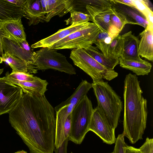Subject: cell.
<instances>
[{
    "label": "cell",
    "mask_w": 153,
    "mask_h": 153,
    "mask_svg": "<svg viewBox=\"0 0 153 153\" xmlns=\"http://www.w3.org/2000/svg\"><path fill=\"white\" fill-rule=\"evenodd\" d=\"M54 108L45 95L23 94L9 113L11 126L30 153H53L56 118Z\"/></svg>",
    "instance_id": "cell-1"
},
{
    "label": "cell",
    "mask_w": 153,
    "mask_h": 153,
    "mask_svg": "<svg viewBox=\"0 0 153 153\" xmlns=\"http://www.w3.org/2000/svg\"><path fill=\"white\" fill-rule=\"evenodd\" d=\"M124 82L123 133L133 144L142 139L146 128L147 100L143 96L140 82L136 75L131 73L127 74Z\"/></svg>",
    "instance_id": "cell-2"
},
{
    "label": "cell",
    "mask_w": 153,
    "mask_h": 153,
    "mask_svg": "<svg viewBox=\"0 0 153 153\" xmlns=\"http://www.w3.org/2000/svg\"><path fill=\"white\" fill-rule=\"evenodd\" d=\"M91 86L97 98V107L108 123L115 129L123 109L120 97L108 82L102 79L93 82Z\"/></svg>",
    "instance_id": "cell-3"
},
{
    "label": "cell",
    "mask_w": 153,
    "mask_h": 153,
    "mask_svg": "<svg viewBox=\"0 0 153 153\" xmlns=\"http://www.w3.org/2000/svg\"><path fill=\"white\" fill-rule=\"evenodd\" d=\"M94 109L91 100L86 95L73 108L71 113V125L68 138L76 144H80L89 128Z\"/></svg>",
    "instance_id": "cell-4"
},
{
    "label": "cell",
    "mask_w": 153,
    "mask_h": 153,
    "mask_svg": "<svg viewBox=\"0 0 153 153\" xmlns=\"http://www.w3.org/2000/svg\"><path fill=\"white\" fill-rule=\"evenodd\" d=\"M70 58L74 65L90 76L96 82L102 79L110 81L118 76L114 70L108 69L98 62L83 49H73Z\"/></svg>",
    "instance_id": "cell-5"
},
{
    "label": "cell",
    "mask_w": 153,
    "mask_h": 153,
    "mask_svg": "<svg viewBox=\"0 0 153 153\" xmlns=\"http://www.w3.org/2000/svg\"><path fill=\"white\" fill-rule=\"evenodd\" d=\"M100 31L97 25L89 22L85 26L57 42L50 48L57 50L85 49L94 44Z\"/></svg>",
    "instance_id": "cell-6"
},
{
    "label": "cell",
    "mask_w": 153,
    "mask_h": 153,
    "mask_svg": "<svg viewBox=\"0 0 153 153\" xmlns=\"http://www.w3.org/2000/svg\"><path fill=\"white\" fill-rule=\"evenodd\" d=\"M57 50L45 47L35 52L34 64L38 70L45 71L52 69L69 74H76L74 68L67 61L65 56Z\"/></svg>",
    "instance_id": "cell-7"
},
{
    "label": "cell",
    "mask_w": 153,
    "mask_h": 153,
    "mask_svg": "<svg viewBox=\"0 0 153 153\" xmlns=\"http://www.w3.org/2000/svg\"><path fill=\"white\" fill-rule=\"evenodd\" d=\"M23 92L19 86L6 76L0 78V116L9 113L22 97Z\"/></svg>",
    "instance_id": "cell-8"
},
{
    "label": "cell",
    "mask_w": 153,
    "mask_h": 153,
    "mask_svg": "<svg viewBox=\"0 0 153 153\" xmlns=\"http://www.w3.org/2000/svg\"><path fill=\"white\" fill-rule=\"evenodd\" d=\"M89 130L97 135L104 143L108 144L115 143V129L108 123L97 107L94 109Z\"/></svg>",
    "instance_id": "cell-9"
},
{
    "label": "cell",
    "mask_w": 153,
    "mask_h": 153,
    "mask_svg": "<svg viewBox=\"0 0 153 153\" xmlns=\"http://www.w3.org/2000/svg\"><path fill=\"white\" fill-rule=\"evenodd\" d=\"M22 18L0 21V28L4 38H6L18 44L26 40V35Z\"/></svg>",
    "instance_id": "cell-10"
},
{
    "label": "cell",
    "mask_w": 153,
    "mask_h": 153,
    "mask_svg": "<svg viewBox=\"0 0 153 153\" xmlns=\"http://www.w3.org/2000/svg\"><path fill=\"white\" fill-rule=\"evenodd\" d=\"M112 7L123 15L128 24L137 25L145 29L149 25L146 17L137 9L110 0Z\"/></svg>",
    "instance_id": "cell-11"
},
{
    "label": "cell",
    "mask_w": 153,
    "mask_h": 153,
    "mask_svg": "<svg viewBox=\"0 0 153 153\" xmlns=\"http://www.w3.org/2000/svg\"><path fill=\"white\" fill-rule=\"evenodd\" d=\"M123 46L120 58L123 59L142 61L138 53L139 40L130 31L121 35ZM120 58V57H119Z\"/></svg>",
    "instance_id": "cell-12"
},
{
    "label": "cell",
    "mask_w": 153,
    "mask_h": 153,
    "mask_svg": "<svg viewBox=\"0 0 153 153\" xmlns=\"http://www.w3.org/2000/svg\"><path fill=\"white\" fill-rule=\"evenodd\" d=\"M87 23L72 25L65 28L59 30L57 32L32 45L33 48H50L55 43L87 25Z\"/></svg>",
    "instance_id": "cell-13"
},
{
    "label": "cell",
    "mask_w": 153,
    "mask_h": 153,
    "mask_svg": "<svg viewBox=\"0 0 153 153\" xmlns=\"http://www.w3.org/2000/svg\"><path fill=\"white\" fill-rule=\"evenodd\" d=\"M47 12L45 22H48L54 16L62 17L76 6L74 0H47Z\"/></svg>",
    "instance_id": "cell-14"
},
{
    "label": "cell",
    "mask_w": 153,
    "mask_h": 153,
    "mask_svg": "<svg viewBox=\"0 0 153 153\" xmlns=\"http://www.w3.org/2000/svg\"><path fill=\"white\" fill-rule=\"evenodd\" d=\"M74 108L73 105L70 104L62 107L56 112L55 139L56 148L60 147L66 140L64 134L65 126L67 117Z\"/></svg>",
    "instance_id": "cell-15"
},
{
    "label": "cell",
    "mask_w": 153,
    "mask_h": 153,
    "mask_svg": "<svg viewBox=\"0 0 153 153\" xmlns=\"http://www.w3.org/2000/svg\"><path fill=\"white\" fill-rule=\"evenodd\" d=\"M153 26L149 25L140 33L138 46L140 56L147 60L153 61Z\"/></svg>",
    "instance_id": "cell-16"
},
{
    "label": "cell",
    "mask_w": 153,
    "mask_h": 153,
    "mask_svg": "<svg viewBox=\"0 0 153 153\" xmlns=\"http://www.w3.org/2000/svg\"><path fill=\"white\" fill-rule=\"evenodd\" d=\"M2 47L4 53H8L27 63L35 64V52L26 51L17 44L6 38H3Z\"/></svg>",
    "instance_id": "cell-17"
},
{
    "label": "cell",
    "mask_w": 153,
    "mask_h": 153,
    "mask_svg": "<svg viewBox=\"0 0 153 153\" xmlns=\"http://www.w3.org/2000/svg\"><path fill=\"white\" fill-rule=\"evenodd\" d=\"M13 84L20 87L23 92L28 94L42 96L47 91L48 83L45 80L36 77L34 81H20L15 79H7Z\"/></svg>",
    "instance_id": "cell-18"
},
{
    "label": "cell",
    "mask_w": 153,
    "mask_h": 153,
    "mask_svg": "<svg viewBox=\"0 0 153 153\" xmlns=\"http://www.w3.org/2000/svg\"><path fill=\"white\" fill-rule=\"evenodd\" d=\"M23 8L25 12L23 17L29 20V26L45 22V15L42 12L40 0H27Z\"/></svg>",
    "instance_id": "cell-19"
},
{
    "label": "cell",
    "mask_w": 153,
    "mask_h": 153,
    "mask_svg": "<svg viewBox=\"0 0 153 153\" xmlns=\"http://www.w3.org/2000/svg\"><path fill=\"white\" fill-rule=\"evenodd\" d=\"M2 61L7 63L12 69V72H19L36 74L38 69L34 64L28 63L8 53L2 55Z\"/></svg>",
    "instance_id": "cell-20"
},
{
    "label": "cell",
    "mask_w": 153,
    "mask_h": 153,
    "mask_svg": "<svg viewBox=\"0 0 153 153\" xmlns=\"http://www.w3.org/2000/svg\"><path fill=\"white\" fill-rule=\"evenodd\" d=\"M112 12V7L102 11L94 16L92 22L98 26L100 30L108 33L114 37L120 32L111 24L110 17Z\"/></svg>",
    "instance_id": "cell-21"
},
{
    "label": "cell",
    "mask_w": 153,
    "mask_h": 153,
    "mask_svg": "<svg viewBox=\"0 0 153 153\" xmlns=\"http://www.w3.org/2000/svg\"><path fill=\"white\" fill-rule=\"evenodd\" d=\"M120 66L132 71L138 76L147 75L152 68L151 63L145 60L138 61L118 58Z\"/></svg>",
    "instance_id": "cell-22"
},
{
    "label": "cell",
    "mask_w": 153,
    "mask_h": 153,
    "mask_svg": "<svg viewBox=\"0 0 153 153\" xmlns=\"http://www.w3.org/2000/svg\"><path fill=\"white\" fill-rule=\"evenodd\" d=\"M83 5V13L88 15L91 21L99 13L112 7L109 0H91L79 1Z\"/></svg>",
    "instance_id": "cell-23"
},
{
    "label": "cell",
    "mask_w": 153,
    "mask_h": 153,
    "mask_svg": "<svg viewBox=\"0 0 153 153\" xmlns=\"http://www.w3.org/2000/svg\"><path fill=\"white\" fill-rule=\"evenodd\" d=\"M23 9L8 1L0 0V21L17 19L23 17Z\"/></svg>",
    "instance_id": "cell-24"
},
{
    "label": "cell",
    "mask_w": 153,
    "mask_h": 153,
    "mask_svg": "<svg viewBox=\"0 0 153 153\" xmlns=\"http://www.w3.org/2000/svg\"><path fill=\"white\" fill-rule=\"evenodd\" d=\"M91 88V83L86 80H82L70 97L54 108L55 111L56 112L62 107L70 104L74 107Z\"/></svg>",
    "instance_id": "cell-25"
},
{
    "label": "cell",
    "mask_w": 153,
    "mask_h": 153,
    "mask_svg": "<svg viewBox=\"0 0 153 153\" xmlns=\"http://www.w3.org/2000/svg\"><path fill=\"white\" fill-rule=\"evenodd\" d=\"M84 49L96 61L108 69L114 70L115 67L119 64L118 58H107L96 47L91 45Z\"/></svg>",
    "instance_id": "cell-26"
},
{
    "label": "cell",
    "mask_w": 153,
    "mask_h": 153,
    "mask_svg": "<svg viewBox=\"0 0 153 153\" xmlns=\"http://www.w3.org/2000/svg\"><path fill=\"white\" fill-rule=\"evenodd\" d=\"M113 38L109 33L100 30L94 43L105 56L109 59L116 58L111 56L109 53V45Z\"/></svg>",
    "instance_id": "cell-27"
},
{
    "label": "cell",
    "mask_w": 153,
    "mask_h": 153,
    "mask_svg": "<svg viewBox=\"0 0 153 153\" xmlns=\"http://www.w3.org/2000/svg\"><path fill=\"white\" fill-rule=\"evenodd\" d=\"M123 46V39L119 34L111 40L109 46V55L113 57L119 58L120 56Z\"/></svg>",
    "instance_id": "cell-28"
},
{
    "label": "cell",
    "mask_w": 153,
    "mask_h": 153,
    "mask_svg": "<svg viewBox=\"0 0 153 153\" xmlns=\"http://www.w3.org/2000/svg\"><path fill=\"white\" fill-rule=\"evenodd\" d=\"M70 17L65 21L66 25L87 23L91 21L90 16L87 14L80 11L72 10L70 12Z\"/></svg>",
    "instance_id": "cell-29"
},
{
    "label": "cell",
    "mask_w": 153,
    "mask_h": 153,
    "mask_svg": "<svg viewBox=\"0 0 153 153\" xmlns=\"http://www.w3.org/2000/svg\"><path fill=\"white\" fill-rule=\"evenodd\" d=\"M112 8L113 12L110 17L111 24L120 32L125 25L128 24L127 21L123 15Z\"/></svg>",
    "instance_id": "cell-30"
},
{
    "label": "cell",
    "mask_w": 153,
    "mask_h": 153,
    "mask_svg": "<svg viewBox=\"0 0 153 153\" xmlns=\"http://www.w3.org/2000/svg\"><path fill=\"white\" fill-rule=\"evenodd\" d=\"M136 8L145 16L149 25H153V11L146 4L143 0H133Z\"/></svg>",
    "instance_id": "cell-31"
},
{
    "label": "cell",
    "mask_w": 153,
    "mask_h": 153,
    "mask_svg": "<svg viewBox=\"0 0 153 153\" xmlns=\"http://www.w3.org/2000/svg\"><path fill=\"white\" fill-rule=\"evenodd\" d=\"M5 76L7 79H12L20 81H33L37 77L34 76L32 74L19 72H12L10 74L7 72L5 74Z\"/></svg>",
    "instance_id": "cell-32"
},
{
    "label": "cell",
    "mask_w": 153,
    "mask_h": 153,
    "mask_svg": "<svg viewBox=\"0 0 153 153\" xmlns=\"http://www.w3.org/2000/svg\"><path fill=\"white\" fill-rule=\"evenodd\" d=\"M124 137L123 133L118 135L113 153H125V148L127 145L125 142Z\"/></svg>",
    "instance_id": "cell-33"
},
{
    "label": "cell",
    "mask_w": 153,
    "mask_h": 153,
    "mask_svg": "<svg viewBox=\"0 0 153 153\" xmlns=\"http://www.w3.org/2000/svg\"><path fill=\"white\" fill-rule=\"evenodd\" d=\"M139 150L142 153H153V139L147 137Z\"/></svg>",
    "instance_id": "cell-34"
},
{
    "label": "cell",
    "mask_w": 153,
    "mask_h": 153,
    "mask_svg": "<svg viewBox=\"0 0 153 153\" xmlns=\"http://www.w3.org/2000/svg\"><path fill=\"white\" fill-rule=\"evenodd\" d=\"M69 140L66 139L62 146L58 148H55L54 151L55 153H67V146Z\"/></svg>",
    "instance_id": "cell-35"
},
{
    "label": "cell",
    "mask_w": 153,
    "mask_h": 153,
    "mask_svg": "<svg viewBox=\"0 0 153 153\" xmlns=\"http://www.w3.org/2000/svg\"><path fill=\"white\" fill-rule=\"evenodd\" d=\"M116 2L136 8L133 0H114Z\"/></svg>",
    "instance_id": "cell-36"
},
{
    "label": "cell",
    "mask_w": 153,
    "mask_h": 153,
    "mask_svg": "<svg viewBox=\"0 0 153 153\" xmlns=\"http://www.w3.org/2000/svg\"><path fill=\"white\" fill-rule=\"evenodd\" d=\"M8 1L15 5L23 8L27 0H11Z\"/></svg>",
    "instance_id": "cell-37"
},
{
    "label": "cell",
    "mask_w": 153,
    "mask_h": 153,
    "mask_svg": "<svg viewBox=\"0 0 153 153\" xmlns=\"http://www.w3.org/2000/svg\"><path fill=\"white\" fill-rule=\"evenodd\" d=\"M125 153H142L138 149L127 146L125 148Z\"/></svg>",
    "instance_id": "cell-38"
},
{
    "label": "cell",
    "mask_w": 153,
    "mask_h": 153,
    "mask_svg": "<svg viewBox=\"0 0 153 153\" xmlns=\"http://www.w3.org/2000/svg\"><path fill=\"white\" fill-rule=\"evenodd\" d=\"M20 47L23 49L28 51H33L29 46L27 40L23 41L18 44Z\"/></svg>",
    "instance_id": "cell-39"
},
{
    "label": "cell",
    "mask_w": 153,
    "mask_h": 153,
    "mask_svg": "<svg viewBox=\"0 0 153 153\" xmlns=\"http://www.w3.org/2000/svg\"><path fill=\"white\" fill-rule=\"evenodd\" d=\"M40 2L42 12L46 15L47 12V0H40Z\"/></svg>",
    "instance_id": "cell-40"
},
{
    "label": "cell",
    "mask_w": 153,
    "mask_h": 153,
    "mask_svg": "<svg viewBox=\"0 0 153 153\" xmlns=\"http://www.w3.org/2000/svg\"><path fill=\"white\" fill-rule=\"evenodd\" d=\"M3 38L0 28V55L1 56L4 53L2 47V42Z\"/></svg>",
    "instance_id": "cell-41"
},
{
    "label": "cell",
    "mask_w": 153,
    "mask_h": 153,
    "mask_svg": "<svg viewBox=\"0 0 153 153\" xmlns=\"http://www.w3.org/2000/svg\"><path fill=\"white\" fill-rule=\"evenodd\" d=\"M14 153H27V152L23 150L19 151Z\"/></svg>",
    "instance_id": "cell-42"
},
{
    "label": "cell",
    "mask_w": 153,
    "mask_h": 153,
    "mask_svg": "<svg viewBox=\"0 0 153 153\" xmlns=\"http://www.w3.org/2000/svg\"><path fill=\"white\" fill-rule=\"evenodd\" d=\"M4 71L3 68H0V75H1L3 72Z\"/></svg>",
    "instance_id": "cell-43"
},
{
    "label": "cell",
    "mask_w": 153,
    "mask_h": 153,
    "mask_svg": "<svg viewBox=\"0 0 153 153\" xmlns=\"http://www.w3.org/2000/svg\"><path fill=\"white\" fill-rule=\"evenodd\" d=\"M2 58L1 56H0V64L2 63Z\"/></svg>",
    "instance_id": "cell-44"
},
{
    "label": "cell",
    "mask_w": 153,
    "mask_h": 153,
    "mask_svg": "<svg viewBox=\"0 0 153 153\" xmlns=\"http://www.w3.org/2000/svg\"><path fill=\"white\" fill-rule=\"evenodd\" d=\"M110 153H113L112 152Z\"/></svg>",
    "instance_id": "cell-45"
}]
</instances>
